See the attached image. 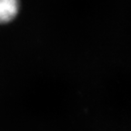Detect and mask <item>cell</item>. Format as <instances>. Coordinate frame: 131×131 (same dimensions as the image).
I'll return each instance as SVG.
<instances>
[{
	"mask_svg": "<svg viewBox=\"0 0 131 131\" xmlns=\"http://www.w3.org/2000/svg\"><path fill=\"white\" fill-rule=\"evenodd\" d=\"M19 8V0H0V25L14 20L18 14Z\"/></svg>",
	"mask_w": 131,
	"mask_h": 131,
	"instance_id": "1",
	"label": "cell"
}]
</instances>
